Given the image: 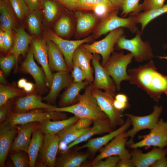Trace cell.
Returning a JSON list of instances; mask_svg holds the SVG:
<instances>
[{"label":"cell","instance_id":"15","mask_svg":"<svg viewBox=\"0 0 167 167\" xmlns=\"http://www.w3.org/2000/svg\"><path fill=\"white\" fill-rule=\"evenodd\" d=\"M92 65L93 67L95 77L92 88L103 89L105 92L115 95L116 88L113 79L107 71L100 64V55L92 54Z\"/></svg>","mask_w":167,"mask_h":167},{"label":"cell","instance_id":"55","mask_svg":"<svg viewBox=\"0 0 167 167\" xmlns=\"http://www.w3.org/2000/svg\"><path fill=\"white\" fill-rule=\"evenodd\" d=\"M35 85L32 83L27 82L24 88V91L26 93H30L33 90Z\"/></svg>","mask_w":167,"mask_h":167},{"label":"cell","instance_id":"17","mask_svg":"<svg viewBox=\"0 0 167 167\" xmlns=\"http://www.w3.org/2000/svg\"><path fill=\"white\" fill-rule=\"evenodd\" d=\"M131 159L135 167L151 166L156 161L166 156L167 148H160L154 147L151 151L143 153L138 148L132 149L130 152Z\"/></svg>","mask_w":167,"mask_h":167},{"label":"cell","instance_id":"26","mask_svg":"<svg viewBox=\"0 0 167 167\" xmlns=\"http://www.w3.org/2000/svg\"><path fill=\"white\" fill-rule=\"evenodd\" d=\"M49 65L51 71H70L64 56L57 45L53 41L47 39Z\"/></svg>","mask_w":167,"mask_h":167},{"label":"cell","instance_id":"49","mask_svg":"<svg viewBox=\"0 0 167 167\" xmlns=\"http://www.w3.org/2000/svg\"><path fill=\"white\" fill-rule=\"evenodd\" d=\"M70 11L77 9V0H54Z\"/></svg>","mask_w":167,"mask_h":167},{"label":"cell","instance_id":"42","mask_svg":"<svg viewBox=\"0 0 167 167\" xmlns=\"http://www.w3.org/2000/svg\"><path fill=\"white\" fill-rule=\"evenodd\" d=\"M17 61L16 56L13 54H8L6 56L0 57V68L5 75L8 74L15 65L16 68Z\"/></svg>","mask_w":167,"mask_h":167},{"label":"cell","instance_id":"53","mask_svg":"<svg viewBox=\"0 0 167 167\" xmlns=\"http://www.w3.org/2000/svg\"><path fill=\"white\" fill-rule=\"evenodd\" d=\"M151 167H167V157L165 156L158 160Z\"/></svg>","mask_w":167,"mask_h":167},{"label":"cell","instance_id":"20","mask_svg":"<svg viewBox=\"0 0 167 167\" xmlns=\"http://www.w3.org/2000/svg\"><path fill=\"white\" fill-rule=\"evenodd\" d=\"M73 82L71 75L66 71H57L53 74L50 91L43 100L48 103H54L63 88L68 87Z\"/></svg>","mask_w":167,"mask_h":167},{"label":"cell","instance_id":"25","mask_svg":"<svg viewBox=\"0 0 167 167\" xmlns=\"http://www.w3.org/2000/svg\"><path fill=\"white\" fill-rule=\"evenodd\" d=\"M71 149L61 152L60 156L56 158L55 167H79L89 156L88 153Z\"/></svg>","mask_w":167,"mask_h":167},{"label":"cell","instance_id":"59","mask_svg":"<svg viewBox=\"0 0 167 167\" xmlns=\"http://www.w3.org/2000/svg\"><path fill=\"white\" fill-rule=\"evenodd\" d=\"M4 74L1 70L0 71V84L4 85H7V82L6 81L4 76Z\"/></svg>","mask_w":167,"mask_h":167},{"label":"cell","instance_id":"54","mask_svg":"<svg viewBox=\"0 0 167 167\" xmlns=\"http://www.w3.org/2000/svg\"><path fill=\"white\" fill-rule=\"evenodd\" d=\"M113 6L118 10L121 9L125 0H108Z\"/></svg>","mask_w":167,"mask_h":167},{"label":"cell","instance_id":"44","mask_svg":"<svg viewBox=\"0 0 167 167\" xmlns=\"http://www.w3.org/2000/svg\"><path fill=\"white\" fill-rule=\"evenodd\" d=\"M165 0H144L143 2L139 4V12L143 11V12L158 9L164 5Z\"/></svg>","mask_w":167,"mask_h":167},{"label":"cell","instance_id":"60","mask_svg":"<svg viewBox=\"0 0 167 167\" xmlns=\"http://www.w3.org/2000/svg\"><path fill=\"white\" fill-rule=\"evenodd\" d=\"M157 57L160 59H164L167 60V56H157Z\"/></svg>","mask_w":167,"mask_h":167},{"label":"cell","instance_id":"19","mask_svg":"<svg viewBox=\"0 0 167 167\" xmlns=\"http://www.w3.org/2000/svg\"><path fill=\"white\" fill-rule=\"evenodd\" d=\"M38 123L32 122L17 126V135L13 142L10 153L20 150L24 151L28 153L32 132Z\"/></svg>","mask_w":167,"mask_h":167},{"label":"cell","instance_id":"61","mask_svg":"<svg viewBox=\"0 0 167 167\" xmlns=\"http://www.w3.org/2000/svg\"><path fill=\"white\" fill-rule=\"evenodd\" d=\"M43 0H39V1H40V2H41Z\"/></svg>","mask_w":167,"mask_h":167},{"label":"cell","instance_id":"46","mask_svg":"<svg viewBox=\"0 0 167 167\" xmlns=\"http://www.w3.org/2000/svg\"><path fill=\"white\" fill-rule=\"evenodd\" d=\"M71 72L73 82H80L86 79V75L84 72L78 66L73 64Z\"/></svg>","mask_w":167,"mask_h":167},{"label":"cell","instance_id":"8","mask_svg":"<svg viewBox=\"0 0 167 167\" xmlns=\"http://www.w3.org/2000/svg\"><path fill=\"white\" fill-rule=\"evenodd\" d=\"M124 30L119 28L109 32L102 40L91 44L81 45L92 54L100 55L102 58L101 65L103 66L109 60L111 54L114 53V47L117 41L124 36Z\"/></svg>","mask_w":167,"mask_h":167},{"label":"cell","instance_id":"47","mask_svg":"<svg viewBox=\"0 0 167 167\" xmlns=\"http://www.w3.org/2000/svg\"><path fill=\"white\" fill-rule=\"evenodd\" d=\"M9 100L7 103L0 107V123L4 122L8 120L11 113V102Z\"/></svg>","mask_w":167,"mask_h":167},{"label":"cell","instance_id":"13","mask_svg":"<svg viewBox=\"0 0 167 167\" xmlns=\"http://www.w3.org/2000/svg\"><path fill=\"white\" fill-rule=\"evenodd\" d=\"M45 34L47 39L53 41L59 48L70 71L72 69V56L75 50L79 46L89 42L93 38L92 36H91L82 39L69 40L62 38L49 29L46 30Z\"/></svg>","mask_w":167,"mask_h":167},{"label":"cell","instance_id":"11","mask_svg":"<svg viewBox=\"0 0 167 167\" xmlns=\"http://www.w3.org/2000/svg\"><path fill=\"white\" fill-rule=\"evenodd\" d=\"M59 138L58 134H44L43 144L39 152L35 166L55 167L59 149Z\"/></svg>","mask_w":167,"mask_h":167},{"label":"cell","instance_id":"36","mask_svg":"<svg viewBox=\"0 0 167 167\" xmlns=\"http://www.w3.org/2000/svg\"><path fill=\"white\" fill-rule=\"evenodd\" d=\"M59 4L54 0H43L41 2L45 19L49 23L53 22L59 11Z\"/></svg>","mask_w":167,"mask_h":167},{"label":"cell","instance_id":"43","mask_svg":"<svg viewBox=\"0 0 167 167\" xmlns=\"http://www.w3.org/2000/svg\"><path fill=\"white\" fill-rule=\"evenodd\" d=\"M139 0H125L122 8L121 15L125 17L131 13L132 16H137L139 13Z\"/></svg>","mask_w":167,"mask_h":167},{"label":"cell","instance_id":"45","mask_svg":"<svg viewBox=\"0 0 167 167\" xmlns=\"http://www.w3.org/2000/svg\"><path fill=\"white\" fill-rule=\"evenodd\" d=\"M104 160H101L93 165V167H115L120 160V157L118 156H108L105 158Z\"/></svg>","mask_w":167,"mask_h":167},{"label":"cell","instance_id":"21","mask_svg":"<svg viewBox=\"0 0 167 167\" xmlns=\"http://www.w3.org/2000/svg\"><path fill=\"white\" fill-rule=\"evenodd\" d=\"M131 124L130 119L127 117L124 123L118 129L103 136L90 139L86 144L78 147L76 149L79 150L81 149L87 148L90 153L94 154L109 143L117 135L126 131Z\"/></svg>","mask_w":167,"mask_h":167},{"label":"cell","instance_id":"34","mask_svg":"<svg viewBox=\"0 0 167 167\" xmlns=\"http://www.w3.org/2000/svg\"><path fill=\"white\" fill-rule=\"evenodd\" d=\"M42 12L40 9L30 11L28 14L27 24L31 34L39 35L41 32Z\"/></svg>","mask_w":167,"mask_h":167},{"label":"cell","instance_id":"31","mask_svg":"<svg viewBox=\"0 0 167 167\" xmlns=\"http://www.w3.org/2000/svg\"><path fill=\"white\" fill-rule=\"evenodd\" d=\"M79 118L74 115L69 118L58 120L48 119L39 122L38 126L44 134H56L70 125L76 122Z\"/></svg>","mask_w":167,"mask_h":167},{"label":"cell","instance_id":"51","mask_svg":"<svg viewBox=\"0 0 167 167\" xmlns=\"http://www.w3.org/2000/svg\"><path fill=\"white\" fill-rule=\"evenodd\" d=\"M116 167H135V166L131 158H130L120 159Z\"/></svg>","mask_w":167,"mask_h":167},{"label":"cell","instance_id":"9","mask_svg":"<svg viewBox=\"0 0 167 167\" xmlns=\"http://www.w3.org/2000/svg\"><path fill=\"white\" fill-rule=\"evenodd\" d=\"M142 139L128 146L131 149L153 146L164 148L167 146V122L159 119L154 127L147 135L139 136Z\"/></svg>","mask_w":167,"mask_h":167},{"label":"cell","instance_id":"52","mask_svg":"<svg viewBox=\"0 0 167 167\" xmlns=\"http://www.w3.org/2000/svg\"><path fill=\"white\" fill-rule=\"evenodd\" d=\"M129 103L122 102L118 101L115 99L113 101V105L115 108L119 111H122L128 108L129 106Z\"/></svg>","mask_w":167,"mask_h":167},{"label":"cell","instance_id":"37","mask_svg":"<svg viewBox=\"0 0 167 167\" xmlns=\"http://www.w3.org/2000/svg\"><path fill=\"white\" fill-rule=\"evenodd\" d=\"M26 92L14 87L0 84V107L13 98L20 96Z\"/></svg>","mask_w":167,"mask_h":167},{"label":"cell","instance_id":"22","mask_svg":"<svg viewBox=\"0 0 167 167\" xmlns=\"http://www.w3.org/2000/svg\"><path fill=\"white\" fill-rule=\"evenodd\" d=\"M56 106L44 103L41 97L34 93L21 97L15 101L13 111L19 113L38 109H51Z\"/></svg>","mask_w":167,"mask_h":167},{"label":"cell","instance_id":"48","mask_svg":"<svg viewBox=\"0 0 167 167\" xmlns=\"http://www.w3.org/2000/svg\"><path fill=\"white\" fill-rule=\"evenodd\" d=\"M3 31V39L5 46L6 51H10L13 44L12 30L6 29Z\"/></svg>","mask_w":167,"mask_h":167},{"label":"cell","instance_id":"27","mask_svg":"<svg viewBox=\"0 0 167 167\" xmlns=\"http://www.w3.org/2000/svg\"><path fill=\"white\" fill-rule=\"evenodd\" d=\"M90 83L87 80L80 82H73L61 95L58 102V107H64L76 104L81 95L80 92Z\"/></svg>","mask_w":167,"mask_h":167},{"label":"cell","instance_id":"40","mask_svg":"<svg viewBox=\"0 0 167 167\" xmlns=\"http://www.w3.org/2000/svg\"><path fill=\"white\" fill-rule=\"evenodd\" d=\"M13 11L17 18L22 20L30 11L24 0H9Z\"/></svg>","mask_w":167,"mask_h":167},{"label":"cell","instance_id":"1","mask_svg":"<svg viewBox=\"0 0 167 167\" xmlns=\"http://www.w3.org/2000/svg\"><path fill=\"white\" fill-rule=\"evenodd\" d=\"M129 81L143 89L155 101L162 94L167 95V76L157 71L153 61L136 68L129 69Z\"/></svg>","mask_w":167,"mask_h":167},{"label":"cell","instance_id":"24","mask_svg":"<svg viewBox=\"0 0 167 167\" xmlns=\"http://www.w3.org/2000/svg\"><path fill=\"white\" fill-rule=\"evenodd\" d=\"M92 54L81 45L78 47L74 52L72 56L73 64L79 66L84 72L86 80L90 83L94 80L93 69L91 66Z\"/></svg>","mask_w":167,"mask_h":167},{"label":"cell","instance_id":"5","mask_svg":"<svg viewBox=\"0 0 167 167\" xmlns=\"http://www.w3.org/2000/svg\"><path fill=\"white\" fill-rule=\"evenodd\" d=\"M136 33L135 36L130 39H126L124 36L121 37L115 45L116 49L130 51L136 62L151 60L153 55L150 44L142 40L140 31H138Z\"/></svg>","mask_w":167,"mask_h":167},{"label":"cell","instance_id":"32","mask_svg":"<svg viewBox=\"0 0 167 167\" xmlns=\"http://www.w3.org/2000/svg\"><path fill=\"white\" fill-rule=\"evenodd\" d=\"M44 133L38 126L33 131L31 139L29 146L28 154L29 156L30 167H34L38 154L43 143Z\"/></svg>","mask_w":167,"mask_h":167},{"label":"cell","instance_id":"50","mask_svg":"<svg viewBox=\"0 0 167 167\" xmlns=\"http://www.w3.org/2000/svg\"><path fill=\"white\" fill-rule=\"evenodd\" d=\"M30 11L40 9L41 2L39 0H24Z\"/></svg>","mask_w":167,"mask_h":167},{"label":"cell","instance_id":"35","mask_svg":"<svg viewBox=\"0 0 167 167\" xmlns=\"http://www.w3.org/2000/svg\"><path fill=\"white\" fill-rule=\"evenodd\" d=\"M167 12V4L164 5L160 8L143 12L136 16L137 23L141 24V33L147 24L153 19Z\"/></svg>","mask_w":167,"mask_h":167},{"label":"cell","instance_id":"29","mask_svg":"<svg viewBox=\"0 0 167 167\" xmlns=\"http://www.w3.org/2000/svg\"><path fill=\"white\" fill-rule=\"evenodd\" d=\"M75 17L76 32L79 36L88 34L98 24L99 18L94 13L77 11Z\"/></svg>","mask_w":167,"mask_h":167},{"label":"cell","instance_id":"39","mask_svg":"<svg viewBox=\"0 0 167 167\" xmlns=\"http://www.w3.org/2000/svg\"><path fill=\"white\" fill-rule=\"evenodd\" d=\"M11 159L15 167H30L28 153L23 150L10 153Z\"/></svg>","mask_w":167,"mask_h":167},{"label":"cell","instance_id":"38","mask_svg":"<svg viewBox=\"0 0 167 167\" xmlns=\"http://www.w3.org/2000/svg\"><path fill=\"white\" fill-rule=\"evenodd\" d=\"M72 24L70 17L66 15H62L54 26L55 33L61 37L69 35L72 31Z\"/></svg>","mask_w":167,"mask_h":167},{"label":"cell","instance_id":"58","mask_svg":"<svg viewBox=\"0 0 167 167\" xmlns=\"http://www.w3.org/2000/svg\"><path fill=\"white\" fill-rule=\"evenodd\" d=\"M27 80L22 78L19 79L17 82V86L20 88H23L27 82Z\"/></svg>","mask_w":167,"mask_h":167},{"label":"cell","instance_id":"23","mask_svg":"<svg viewBox=\"0 0 167 167\" xmlns=\"http://www.w3.org/2000/svg\"><path fill=\"white\" fill-rule=\"evenodd\" d=\"M21 69L24 72L30 74L34 79L36 87L40 90L46 86L45 77L43 69L35 62L32 50H29L21 66Z\"/></svg>","mask_w":167,"mask_h":167},{"label":"cell","instance_id":"10","mask_svg":"<svg viewBox=\"0 0 167 167\" xmlns=\"http://www.w3.org/2000/svg\"><path fill=\"white\" fill-rule=\"evenodd\" d=\"M162 110L161 106L155 105L152 113L147 115L137 116L129 113H125V115L130 119L132 125L131 129L126 131V136L131 138L127 142L126 145L128 146L134 143L133 138L140 131L145 129H152L159 120Z\"/></svg>","mask_w":167,"mask_h":167},{"label":"cell","instance_id":"33","mask_svg":"<svg viewBox=\"0 0 167 167\" xmlns=\"http://www.w3.org/2000/svg\"><path fill=\"white\" fill-rule=\"evenodd\" d=\"M15 13L9 0L0 1V22L1 29L3 30H12L14 28L15 19Z\"/></svg>","mask_w":167,"mask_h":167},{"label":"cell","instance_id":"18","mask_svg":"<svg viewBox=\"0 0 167 167\" xmlns=\"http://www.w3.org/2000/svg\"><path fill=\"white\" fill-rule=\"evenodd\" d=\"M17 132L16 125H12L8 121L0 123V167H4L6 158Z\"/></svg>","mask_w":167,"mask_h":167},{"label":"cell","instance_id":"14","mask_svg":"<svg viewBox=\"0 0 167 167\" xmlns=\"http://www.w3.org/2000/svg\"><path fill=\"white\" fill-rule=\"evenodd\" d=\"M93 121L90 119L80 118L76 122L58 132L57 134L59 138V149L62 150V152L63 148L65 150L69 144L88 131Z\"/></svg>","mask_w":167,"mask_h":167},{"label":"cell","instance_id":"57","mask_svg":"<svg viewBox=\"0 0 167 167\" xmlns=\"http://www.w3.org/2000/svg\"><path fill=\"white\" fill-rule=\"evenodd\" d=\"M4 31L1 29L0 30V48L4 51H6L5 46L3 39Z\"/></svg>","mask_w":167,"mask_h":167},{"label":"cell","instance_id":"62","mask_svg":"<svg viewBox=\"0 0 167 167\" xmlns=\"http://www.w3.org/2000/svg\"></svg>","mask_w":167,"mask_h":167},{"label":"cell","instance_id":"41","mask_svg":"<svg viewBox=\"0 0 167 167\" xmlns=\"http://www.w3.org/2000/svg\"><path fill=\"white\" fill-rule=\"evenodd\" d=\"M101 4L115 8L108 0H77V9L93 11L96 6Z\"/></svg>","mask_w":167,"mask_h":167},{"label":"cell","instance_id":"30","mask_svg":"<svg viewBox=\"0 0 167 167\" xmlns=\"http://www.w3.org/2000/svg\"><path fill=\"white\" fill-rule=\"evenodd\" d=\"M33 39L23 28L16 29L13 45L8 54H14L18 59L20 55L28 52L29 45Z\"/></svg>","mask_w":167,"mask_h":167},{"label":"cell","instance_id":"56","mask_svg":"<svg viewBox=\"0 0 167 167\" xmlns=\"http://www.w3.org/2000/svg\"><path fill=\"white\" fill-rule=\"evenodd\" d=\"M115 99L119 101L127 103L128 101V98L127 96L123 94H118L115 96Z\"/></svg>","mask_w":167,"mask_h":167},{"label":"cell","instance_id":"16","mask_svg":"<svg viewBox=\"0 0 167 167\" xmlns=\"http://www.w3.org/2000/svg\"><path fill=\"white\" fill-rule=\"evenodd\" d=\"M31 49L34 58L41 65L45 75L46 86L50 88L53 74L49 65L46 41L43 39L33 38Z\"/></svg>","mask_w":167,"mask_h":167},{"label":"cell","instance_id":"12","mask_svg":"<svg viewBox=\"0 0 167 167\" xmlns=\"http://www.w3.org/2000/svg\"><path fill=\"white\" fill-rule=\"evenodd\" d=\"M127 138L126 131L117 135L99 150V154L90 162V165L92 166L97 161L111 156H118L120 159L131 158L130 152L126 148Z\"/></svg>","mask_w":167,"mask_h":167},{"label":"cell","instance_id":"28","mask_svg":"<svg viewBox=\"0 0 167 167\" xmlns=\"http://www.w3.org/2000/svg\"><path fill=\"white\" fill-rule=\"evenodd\" d=\"M93 123V126L90 127L88 131L69 144L64 151L70 149L80 143L87 140L94 135L109 133L114 130L109 119L104 121H94Z\"/></svg>","mask_w":167,"mask_h":167},{"label":"cell","instance_id":"2","mask_svg":"<svg viewBox=\"0 0 167 167\" xmlns=\"http://www.w3.org/2000/svg\"><path fill=\"white\" fill-rule=\"evenodd\" d=\"M92 85L89 83L85 88L78 102L74 105L64 107H54L50 111L68 112L79 118H86L94 121H104L109 119L106 114L100 109L92 93Z\"/></svg>","mask_w":167,"mask_h":167},{"label":"cell","instance_id":"4","mask_svg":"<svg viewBox=\"0 0 167 167\" xmlns=\"http://www.w3.org/2000/svg\"><path fill=\"white\" fill-rule=\"evenodd\" d=\"M133 58L131 53L126 54H124L123 51L113 53L107 62L103 66L113 80L118 91L120 89L122 81L129 80L126 69Z\"/></svg>","mask_w":167,"mask_h":167},{"label":"cell","instance_id":"7","mask_svg":"<svg viewBox=\"0 0 167 167\" xmlns=\"http://www.w3.org/2000/svg\"><path fill=\"white\" fill-rule=\"evenodd\" d=\"M92 93L101 110L107 116L113 130L117 126H120L124 123L123 113L117 109L114 106L115 95L93 88Z\"/></svg>","mask_w":167,"mask_h":167},{"label":"cell","instance_id":"6","mask_svg":"<svg viewBox=\"0 0 167 167\" xmlns=\"http://www.w3.org/2000/svg\"><path fill=\"white\" fill-rule=\"evenodd\" d=\"M67 118L66 114L63 112L38 109L22 113L12 112L7 121L11 125L16 126L32 122H40L48 119L56 121Z\"/></svg>","mask_w":167,"mask_h":167},{"label":"cell","instance_id":"3","mask_svg":"<svg viewBox=\"0 0 167 167\" xmlns=\"http://www.w3.org/2000/svg\"><path fill=\"white\" fill-rule=\"evenodd\" d=\"M118 10H113L101 19L95 29L93 36L97 39L103 35L119 28H125L134 33L138 31L136 26V16L127 18L121 17L118 15Z\"/></svg>","mask_w":167,"mask_h":167}]
</instances>
